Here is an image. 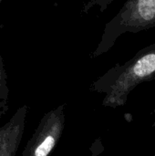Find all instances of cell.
<instances>
[{
  "label": "cell",
  "mask_w": 155,
  "mask_h": 156,
  "mask_svg": "<svg viewBox=\"0 0 155 156\" xmlns=\"http://www.w3.org/2000/svg\"><path fill=\"white\" fill-rule=\"evenodd\" d=\"M27 111L28 107L22 105L0 127V156L16 155L26 127Z\"/></svg>",
  "instance_id": "cell-4"
},
{
  "label": "cell",
  "mask_w": 155,
  "mask_h": 156,
  "mask_svg": "<svg viewBox=\"0 0 155 156\" xmlns=\"http://www.w3.org/2000/svg\"><path fill=\"white\" fill-rule=\"evenodd\" d=\"M2 1H3V0H0V4H1V2H2Z\"/></svg>",
  "instance_id": "cell-7"
},
{
  "label": "cell",
  "mask_w": 155,
  "mask_h": 156,
  "mask_svg": "<svg viewBox=\"0 0 155 156\" xmlns=\"http://www.w3.org/2000/svg\"><path fill=\"white\" fill-rule=\"evenodd\" d=\"M153 156H155V154H154V155H153Z\"/></svg>",
  "instance_id": "cell-9"
},
{
  "label": "cell",
  "mask_w": 155,
  "mask_h": 156,
  "mask_svg": "<svg viewBox=\"0 0 155 156\" xmlns=\"http://www.w3.org/2000/svg\"><path fill=\"white\" fill-rule=\"evenodd\" d=\"M155 79V42L139 50L123 64H116L96 80L91 90L104 94V107L124 106L130 93L140 84Z\"/></svg>",
  "instance_id": "cell-1"
},
{
  "label": "cell",
  "mask_w": 155,
  "mask_h": 156,
  "mask_svg": "<svg viewBox=\"0 0 155 156\" xmlns=\"http://www.w3.org/2000/svg\"><path fill=\"white\" fill-rule=\"evenodd\" d=\"M153 113H154V114H155V109H154V111H153Z\"/></svg>",
  "instance_id": "cell-8"
},
{
  "label": "cell",
  "mask_w": 155,
  "mask_h": 156,
  "mask_svg": "<svg viewBox=\"0 0 155 156\" xmlns=\"http://www.w3.org/2000/svg\"><path fill=\"white\" fill-rule=\"evenodd\" d=\"M155 27V0H126L106 25L101 39L92 53L97 58L108 52L123 34H136Z\"/></svg>",
  "instance_id": "cell-2"
},
{
  "label": "cell",
  "mask_w": 155,
  "mask_h": 156,
  "mask_svg": "<svg viewBox=\"0 0 155 156\" xmlns=\"http://www.w3.org/2000/svg\"><path fill=\"white\" fill-rule=\"evenodd\" d=\"M8 96L9 89L7 86V75L3 58L0 53V118H2V116L5 115L9 110Z\"/></svg>",
  "instance_id": "cell-5"
},
{
  "label": "cell",
  "mask_w": 155,
  "mask_h": 156,
  "mask_svg": "<svg viewBox=\"0 0 155 156\" xmlns=\"http://www.w3.org/2000/svg\"><path fill=\"white\" fill-rule=\"evenodd\" d=\"M104 151V146L101 139L99 137L94 141L92 145L90 146V156H100Z\"/></svg>",
  "instance_id": "cell-6"
},
{
  "label": "cell",
  "mask_w": 155,
  "mask_h": 156,
  "mask_svg": "<svg viewBox=\"0 0 155 156\" xmlns=\"http://www.w3.org/2000/svg\"><path fill=\"white\" fill-rule=\"evenodd\" d=\"M65 122V104L48 112L26 143L21 156L50 155L62 136Z\"/></svg>",
  "instance_id": "cell-3"
}]
</instances>
